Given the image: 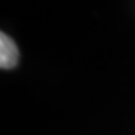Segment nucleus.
I'll return each instance as SVG.
<instances>
[{
  "label": "nucleus",
  "mask_w": 135,
  "mask_h": 135,
  "mask_svg": "<svg viewBox=\"0 0 135 135\" xmlns=\"http://www.w3.org/2000/svg\"><path fill=\"white\" fill-rule=\"evenodd\" d=\"M18 48L15 42L6 33H0V68L2 69H12L18 63Z\"/></svg>",
  "instance_id": "1"
}]
</instances>
